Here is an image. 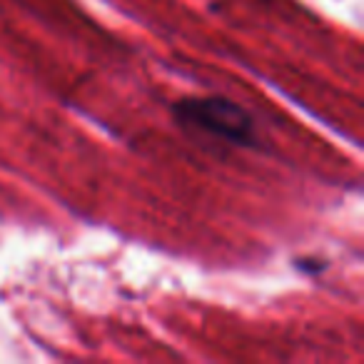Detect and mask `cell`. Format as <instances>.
Wrapping results in <instances>:
<instances>
[{
    "label": "cell",
    "instance_id": "1",
    "mask_svg": "<svg viewBox=\"0 0 364 364\" xmlns=\"http://www.w3.org/2000/svg\"><path fill=\"white\" fill-rule=\"evenodd\" d=\"M175 115L185 127H195L232 145L250 147L257 142L250 112L225 97H185L175 105Z\"/></svg>",
    "mask_w": 364,
    "mask_h": 364
}]
</instances>
